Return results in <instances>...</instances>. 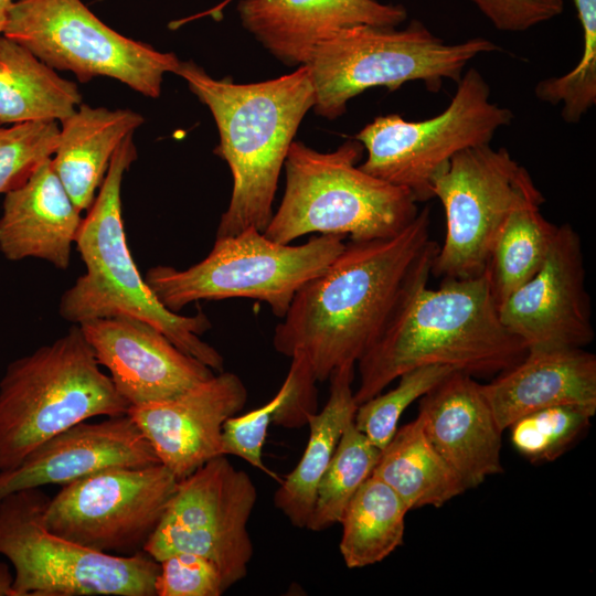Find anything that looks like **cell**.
I'll return each mask as SVG.
<instances>
[{
	"label": "cell",
	"mask_w": 596,
	"mask_h": 596,
	"mask_svg": "<svg viewBox=\"0 0 596 596\" xmlns=\"http://www.w3.org/2000/svg\"><path fill=\"white\" fill-rule=\"evenodd\" d=\"M578 233L557 226L547 256L499 307L502 324L526 350L586 348L595 337Z\"/></svg>",
	"instance_id": "9a60e30c"
},
{
	"label": "cell",
	"mask_w": 596,
	"mask_h": 596,
	"mask_svg": "<svg viewBox=\"0 0 596 596\" xmlns=\"http://www.w3.org/2000/svg\"><path fill=\"white\" fill-rule=\"evenodd\" d=\"M129 134L116 149L98 193L82 220L75 245L86 272L61 297L60 316L74 324L116 316L140 319L160 330L184 353L213 371H224V359L200 336L211 328L198 310L182 316L168 309L141 276L129 251L121 211V183L137 159Z\"/></svg>",
	"instance_id": "277c9868"
},
{
	"label": "cell",
	"mask_w": 596,
	"mask_h": 596,
	"mask_svg": "<svg viewBox=\"0 0 596 596\" xmlns=\"http://www.w3.org/2000/svg\"><path fill=\"white\" fill-rule=\"evenodd\" d=\"M256 500L248 473L217 456L178 481L143 551L157 562L177 552L202 555L227 590L247 575L254 554L247 524Z\"/></svg>",
	"instance_id": "4fadbf2b"
},
{
	"label": "cell",
	"mask_w": 596,
	"mask_h": 596,
	"mask_svg": "<svg viewBox=\"0 0 596 596\" xmlns=\"http://www.w3.org/2000/svg\"><path fill=\"white\" fill-rule=\"evenodd\" d=\"M353 421L344 428L318 485L306 526L310 531H323L340 522L349 501L372 475L380 457L381 450L355 427Z\"/></svg>",
	"instance_id": "f1b7e54d"
},
{
	"label": "cell",
	"mask_w": 596,
	"mask_h": 596,
	"mask_svg": "<svg viewBox=\"0 0 596 596\" xmlns=\"http://www.w3.org/2000/svg\"><path fill=\"white\" fill-rule=\"evenodd\" d=\"M354 366L336 369L330 380L328 401L320 412L308 416L309 438L297 466L274 494V504L289 522L306 529L315 505L317 488L348 426L354 419L358 404L352 383Z\"/></svg>",
	"instance_id": "cb8c5ba5"
},
{
	"label": "cell",
	"mask_w": 596,
	"mask_h": 596,
	"mask_svg": "<svg viewBox=\"0 0 596 596\" xmlns=\"http://www.w3.org/2000/svg\"><path fill=\"white\" fill-rule=\"evenodd\" d=\"M174 74L212 113L220 135L214 153L226 161L232 173V195L221 215L216 237L252 227L264 232L274 213L287 152L315 104L308 65L248 84L215 79L192 61H181Z\"/></svg>",
	"instance_id": "3957f363"
},
{
	"label": "cell",
	"mask_w": 596,
	"mask_h": 596,
	"mask_svg": "<svg viewBox=\"0 0 596 596\" xmlns=\"http://www.w3.org/2000/svg\"><path fill=\"white\" fill-rule=\"evenodd\" d=\"M344 238L320 234L301 245L279 244L252 227L216 237L207 256L187 269L158 265L143 278L173 312L199 300L248 298L283 318L296 292L343 251Z\"/></svg>",
	"instance_id": "ba28073f"
},
{
	"label": "cell",
	"mask_w": 596,
	"mask_h": 596,
	"mask_svg": "<svg viewBox=\"0 0 596 596\" xmlns=\"http://www.w3.org/2000/svg\"><path fill=\"white\" fill-rule=\"evenodd\" d=\"M512 119L509 108L490 100V87L480 72L469 68L457 82L449 105L437 116L409 121L393 114L365 125L354 136L368 152L359 167L424 202L434 198L433 180L454 156L490 143Z\"/></svg>",
	"instance_id": "30bf717a"
},
{
	"label": "cell",
	"mask_w": 596,
	"mask_h": 596,
	"mask_svg": "<svg viewBox=\"0 0 596 596\" xmlns=\"http://www.w3.org/2000/svg\"><path fill=\"white\" fill-rule=\"evenodd\" d=\"M429 224L425 207L393 236L345 243L294 296L275 328V350L302 355L317 382L340 366L355 365L415 276L433 265L439 245L429 236Z\"/></svg>",
	"instance_id": "6da1fadb"
},
{
	"label": "cell",
	"mask_w": 596,
	"mask_h": 596,
	"mask_svg": "<svg viewBox=\"0 0 596 596\" xmlns=\"http://www.w3.org/2000/svg\"><path fill=\"white\" fill-rule=\"evenodd\" d=\"M434 448L466 490L501 473V435L472 375L454 371L421 397L417 415Z\"/></svg>",
	"instance_id": "d6986e66"
},
{
	"label": "cell",
	"mask_w": 596,
	"mask_h": 596,
	"mask_svg": "<svg viewBox=\"0 0 596 596\" xmlns=\"http://www.w3.org/2000/svg\"><path fill=\"white\" fill-rule=\"evenodd\" d=\"M78 326L129 406L172 398L214 375L211 368L140 319L116 316Z\"/></svg>",
	"instance_id": "2e32d148"
},
{
	"label": "cell",
	"mask_w": 596,
	"mask_h": 596,
	"mask_svg": "<svg viewBox=\"0 0 596 596\" xmlns=\"http://www.w3.org/2000/svg\"><path fill=\"white\" fill-rule=\"evenodd\" d=\"M409 509L381 479L370 476L349 501L340 520L339 550L348 568L382 562L403 544Z\"/></svg>",
	"instance_id": "4316f807"
},
{
	"label": "cell",
	"mask_w": 596,
	"mask_h": 596,
	"mask_svg": "<svg viewBox=\"0 0 596 596\" xmlns=\"http://www.w3.org/2000/svg\"><path fill=\"white\" fill-rule=\"evenodd\" d=\"M159 564L156 596H221L226 592L219 570L202 555L177 552Z\"/></svg>",
	"instance_id": "836d02e7"
},
{
	"label": "cell",
	"mask_w": 596,
	"mask_h": 596,
	"mask_svg": "<svg viewBox=\"0 0 596 596\" xmlns=\"http://www.w3.org/2000/svg\"><path fill=\"white\" fill-rule=\"evenodd\" d=\"M498 49L485 38L445 43L419 21L401 30L369 24L344 28L320 42L306 64L315 88L312 109L337 119L348 102L364 91L392 92L413 81L436 93L445 81L457 83L471 60Z\"/></svg>",
	"instance_id": "52a82bcc"
},
{
	"label": "cell",
	"mask_w": 596,
	"mask_h": 596,
	"mask_svg": "<svg viewBox=\"0 0 596 596\" xmlns=\"http://www.w3.org/2000/svg\"><path fill=\"white\" fill-rule=\"evenodd\" d=\"M12 2L13 0H0V33H2L3 31L8 17V11Z\"/></svg>",
	"instance_id": "f35d334b"
},
{
	"label": "cell",
	"mask_w": 596,
	"mask_h": 596,
	"mask_svg": "<svg viewBox=\"0 0 596 596\" xmlns=\"http://www.w3.org/2000/svg\"><path fill=\"white\" fill-rule=\"evenodd\" d=\"M291 364L284 381L286 392L273 416V423L295 428L307 424L309 415L317 409L316 377L306 359L300 354L290 356Z\"/></svg>",
	"instance_id": "8d00e7d4"
},
{
	"label": "cell",
	"mask_w": 596,
	"mask_h": 596,
	"mask_svg": "<svg viewBox=\"0 0 596 596\" xmlns=\"http://www.w3.org/2000/svg\"><path fill=\"white\" fill-rule=\"evenodd\" d=\"M428 265L408 285L374 343L356 362V404L403 373L429 365L472 376L500 373L528 352L501 322L487 270L428 288Z\"/></svg>",
	"instance_id": "7a4b0ae2"
},
{
	"label": "cell",
	"mask_w": 596,
	"mask_h": 596,
	"mask_svg": "<svg viewBox=\"0 0 596 596\" xmlns=\"http://www.w3.org/2000/svg\"><path fill=\"white\" fill-rule=\"evenodd\" d=\"M178 481L162 464L105 470L63 486L50 499L44 523L91 550L131 555L143 551Z\"/></svg>",
	"instance_id": "5bb4252c"
},
{
	"label": "cell",
	"mask_w": 596,
	"mask_h": 596,
	"mask_svg": "<svg viewBox=\"0 0 596 596\" xmlns=\"http://www.w3.org/2000/svg\"><path fill=\"white\" fill-rule=\"evenodd\" d=\"M596 411L558 405L526 414L513 422L510 440L531 462H550L564 455L589 426Z\"/></svg>",
	"instance_id": "f546056e"
},
{
	"label": "cell",
	"mask_w": 596,
	"mask_h": 596,
	"mask_svg": "<svg viewBox=\"0 0 596 596\" xmlns=\"http://www.w3.org/2000/svg\"><path fill=\"white\" fill-rule=\"evenodd\" d=\"M243 26L286 65L308 63L315 47L336 32L358 24L398 26L401 4L376 0H241Z\"/></svg>",
	"instance_id": "ffe728a7"
},
{
	"label": "cell",
	"mask_w": 596,
	"mask_h": 596,
	"mask_svg": "<svg viewBox=\"0 0 596 596\" xmlns=\"http://www.w3.org/2000/svg\"><path fill=\"white\" fill-rule=\"evenodd\" d=\"M82 104L77 84L0 34V124L62 121Z\"/></svg>",
	"instance_id": "d4e9b609"
},
{
	"label": "cell",
	"mask_w": 596,
	"mask_h": 596,
	"mask_svg": "<svg viewBox=\"0 0 596 596\" xmlns=\"http://www.w3.org/2000/svg\"><path fill=\"white\" fill-rule=\"evenodd\" d=\"M82 220L52 157L46 158L23 184L4 194L0 252L12 262L38 258L66 269Z\"/></svg>",
	"instance_id": "44dd1931"
},
{
	"label": "cell",
	"mask_w": 596,
	"mask_h": 596,
	"mask_svg": "<svg viewBox=\"0 0 596 596\" xmlns=\"http://www.w3.org/2000/svg\"><path fill=\"white\" fill-rule=\"evenodd\" d=\"M364 147L350 139L331 152L292 141L284 163L285 192L264 231L279 244L310 233L385 238L397 234L418 214L413 194L363 171Z\"/></svg>",
	"instance_id": "5b68a950"
},
{
	"label": "cell",
	"mask_w": 596,
	"mask_h": 596,
	"mask_svg": "<svg viewBox=\"0 0 596 596\" xmlns=\"http://www.w3.org/2000/svg\"><path fill=\"white\" fill-rule=\"evenodd\" d=\"M538 192L517 205L502 225L487 265L491 291L499 307L543 265L558 225L541 213Z\"/></svg>",
	"instance_id": "83f0119b"
},
{
	"label": "cell",
	"mask_w": 596,
	"mask_h": 596,
	"mask_svg": "<svg viewBox=\"0 0 596 596\" xmlns=\"http://www.w3.org/2000/svg\"><path fill=\"white\" fill-rule=\"evenodd\" d=\"M481 390L502 430L551 406L596 411V356L585 348L530 350Z\"/></svg>",
	"instance_id": "7402d4cb"
},
{
	"label": "cell",
	"mask_w": 596,
	"mask_h": 596,
	"mask_svg": "<svg viewBox=\"0 0 596 596\" xmlns=\"http://www.w3.org/2000/svg\"><path fill=\"white\" fill-rule=\"evenodd\" d=\"M583 32L578 63L564 75L545 78L534 88L547 104L561 105L564 121L578 123L596 104V0H573Z\"/></svg>",
	"instance_id": "4dcf8cb0"
},
{
	"label": "cell",
	"mask_w": 596,
	"mask_h": 596,
	"mask_svg": "<svg viewBox=\"0 0 596 596\" xmlns=\"http://www.w3.org/2000/svg\"><path fill=\"white\" fill-rule=\"evenodd\" d=\"M100 368L78 324L7 366L0 380V471L81 422L127 413L128 403Z\"/></svg>",
	"instance_id": "8992f818"
},
{
	"label": "cell",
	"mask_w": 596,
	"mask_h": 596,
	"mask_svg": "<svg viewBox=\"0 0 596 596\" xmlns=\"http://www.w3.org/2000/svg\"><path fill=\"white\" fill-rule=\"evenodd\" d=\"M160 464L152 446L126 413L81 422L34 448L17 467L0 471V501L15 491L65 486L118 468Z\"/></svg>",
	"instance_id": "ac0fdd59"
},
{
	"label": "cell",
	"mask_w": 596,
	"mask_h": 596,
	"mask_svg": "<svg viewBox=\"0 0 596 596\" xmlns=\"http://www.w3.org/2000/svg\"><path fill=\"white\" fill-rule=\"evenodd\" d=\"M60 127L56 121L0 124V194L23 184L39 164L55 152Z\"/></svg>",
	"instance_id": "d6a6232c"
},
{
	"label": "cell",
	"mask_w": 596,
	"mask_h": 596,
	"mask_svg": "<svg viewBox=\"0 0 596 596\" xmlns=\"http://www.w3.org/2000/svg\"><path fill=\"white\" fill-rule=\"evenodd\" d=\"M143 123L145 118L131 109L83 103L61 121L52 163L81 212L93 204L116 149Z\"/></svg>",
	"instance_id": "603a6c76"
},
{
	"label": "cell",
	"mask_w": 596,
	"mask_h": 596,
	"mask_svg": "<svg viewBox=\"0 0 596 596\" xmlns=\"http://www.w3.org/2000/svg\"><path fill=\"white\" fill-rule=\"evenodd\" d=\"M286 392L283 383L277 394L263 406L241 416H232L222 428V454L237 456L278 482L281 480L263 460V447L269 424Z\"/></svg>",
	"instance_id": "e575fe53"
},
{
	"label": "cell",
	"mask_w": 596,
	"mask_h": 596,
	"mask_svg": "<svg viewBox=\"0 0 596 596\" xmlns=\"http://www.w3.org/2000/svg\"><path fill=\"white\" fill-rule=\"evenodd\" d=\"M13 575L6 563L0 562V596H15L12 589Z\"/></svg>",
	"instance_id": "74e56055"
},
{
	"label": "cell",
	"mask_w": 596,
	"mask_h": 596,
	"mask_svg": "<svg viewBox=\"0 0 596 596\" xmlns=\"http://www.w3.org/2000/svg\"><path fill=\"white\" fill-rule=\"evenodd\" d=\"M454 371L449 366L429 365L403 373L393 390L358 405L355 427L382 450L395 434L404 411Z\"/></svg>",
	"instance_id": "1f68e13d"
},
{
	"label": "cell",
	"mask_w": 596,
	"mask_h": 596,
	"mask_svg": "<svg viewBox=\"0 0 596 596\" xmlns=\"http://www.w3.org/2000/svg\"><path fill=\"white\" fill-rule=\"evenodd\" d=\"M494 28L523 32L560 15L563 0H470Z\"/></svg>",
	"instance_id": "d590c367"
},
{
	"label": "cell",
	"mask_w": 596,
	"mask_h": 596,
	"mask_svg": "<svg viewBox=\"0 0 596 596\" xmlns=\"http://www.w3.org/2000/svg\"><path fill=\"white\" fill-rule=\"evenodd\" d=\"M2 34L82 83L106 76L151 98L159 97L163 75L175 73L181 62L174 53L121 35L81 0H15Z\"/></svg>",
	"instance_id": "8fae6325"
},
{
	"label": "cell",
	"mask_w": 596,
	"mask_h": 596,
	"mask_svg": "<svg viewBox=\"0 0 596 596\" xmlns=\"http://www.w3.org/2000/svg\"><path fill=\"white\" fill-rule=\"evenodd\" d=\"M50 497L40 488L0 501V555L13 567L15 596H156L160 564L145 551L97 552L44 523Z\"/></svg>",
	"instance_id": "9c48e42d"
},
{
	"label": "cell",
	"mask_w": 596,
	"mask_h": 596,
	"mask_svg": "<svg viewBox=\"0 0 596 596\" xmlns=\"http://www.w3.org/2000/svg\"><path fill=\"white\" fill-rule=\"evenodd\" d=\"M372 476L389 485L411 510L443 507L466 491L456 472L426 437L422 422L396 429Z\"/></svg>",
	"instance_id": "484cf974"
},
{
	"label": "cell",
	"mask_w": 596,
	"mask_h": 596,
	"mask_svg": "<svg viewBox=\"0 0 596 596\" xmlns=\"http://www.w3.org/2000/svg\"><path fill=\"white\" fill-rule=\"evenodd\" d=\"M247 389L222 371L164 401L129 406L127 414L178 480L222 454L225 421L243 409Z\"/></svg>",
	"instance_id": "e0dca14e"
},
{
	"label": "cell",
	"mask_w": 596,
	"mask_h": 596,
	"mask_svg": "<svg viewBox=\"0 0 596 596\" xmlns=\"http://www.w3.org/2000/svg\"><path fill=\"white\" fill-rule=\"evenodd\" d=\"M446 234L432 274L471 278L483 274L494 241L512 210L540 192L529 171L501 147H471L454 156L433 180Z\"/></svg>",
	"instance_id": "7c38bea8"
}]
</instances>
